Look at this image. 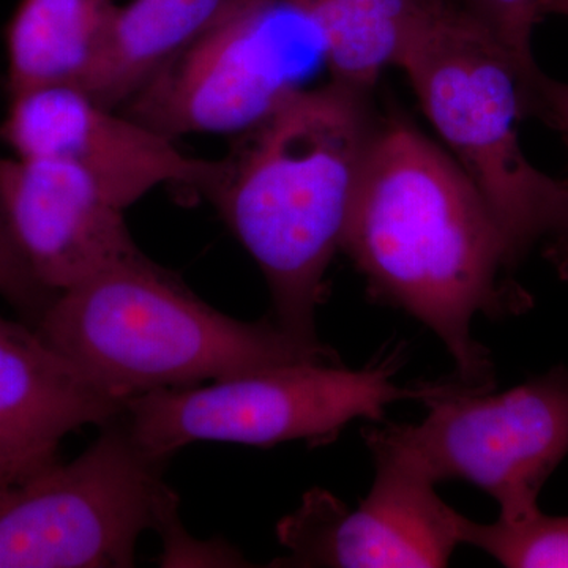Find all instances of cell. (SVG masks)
I'll use <instances>...</instances> for the list:
<instances>
[{
    "instance_id": "cell-1",
    "label": "cell",
    "mask_w": 568,
    "mask_h": 568,
    "mask_svg": "<svg viewBox=\"0 0 568 568\" xmlns=\"http://www.w3.org/2000/svg\"><path fill=\"white\" fill-rule=\"evenodd\" d=\"M369 297L432 328L459 381L491 390L477 313L506 312L499 275L510 254L487 201L454 156L403 112L379 119L347 215L342 248Z\"/></svg>"
},
{
    "instance_id": "cell-2",
    "label": "cell",
    "mask_w": 568,
    "mask_h": 568,
    "mask_svg": "<svg viewBox=\"0 0 568 568\" xmlns=\"http://www.w3.org/2000/svg\"><path fill=\"white\" fill-rule=\"evenodd\" d=\"M372 92L331 80L298 93L239 134L204 194L263 272L275 323L302 342L321 343L325 272L379 125Z\"/></svg>"
},
{
    "instance_id": "cell-3",
    "label": "cell",
    "mask_w": 568,
    "mask_h": 568,
    "mask_svg": "<svg viewBox=\"0 0 568 568\" xmlns=\"http://www.w3.org/2000/svg\"><path fill=\"white\" fill-rule=\"evenodd\" d=\"M37 331L125 403L276 366L339 364L331 347L276 323L223 315L142 253L59 293Z\"/></svg>"
},
{
    "instance_id": "cell-4",
    "label": "cell",
    "mask_w": 568,
    "mask_h": 568,
    "mask_svg": "<svg viewBox=\"0 0 568 568\" xmlns=\"http://www.w3.org/2000/svg\"><path fill=\"white\" fill-rule=\"evenodd\" d=\"M422 111L495 213L518 263L568 223V181L541 173L523 152L518 122L528 118L521 81L503 48L454 2L403 55Z\"/></svg>"
},
{
    "instance_id": "cell-5",
    "label": "cell",
    "mask_w": 568,
    "mask_h": 568,
    "mask_svg": "<svg viewBox=\"0 0 568 568\" xmlns=\"http://www.w3.org/2000/svg\"><path fill=\"white\" fill-rule=\"evenodd\" d=\"M396 369L392 354L354 372L302 362L215 379L211 386L162 388L126 402V426L148 454L162 459L200 440L257 447L328 443L355 418L381 420L394 403H425L455 384L399 387Z\"/></svg>"
},
{
    "instance_id": "cell-6",
    "label": "cell",
    "mask_w": 568,
    "mask_h": 568,
    "mask_svg": "<svg viewBox=\"0 0 568 568\" xmlns=\"http://www.w3.org/2000/svg\"><path fill=\"white\" fill-rule=\"evenodd\" d=\"M163 462L114 420L80 457L52 459L7 485L0 489V568L136 566L142 534H164L179 521Z\"/></svg>"
},
{
    "instance_id": "cell-7",
    "label": "cell",
    "mask_w": 568,
    "mask_h": 568,
    "mask_svg": "<svg viewBox=\"0 0 568 568\" xmlns=\"http://www.w3.org/2000/svg\"><path fill=\"white\" fill-rule=\"evenodd\" d=\"M327 69L316 22L291 0H241L121 111L166 136L244 134Z\"/></svg>"
},
{
    "instance_id": "cell-8",
    "label": "cell",
    "mask_w": 568,
    "mask_h": 568,
    "mask_svg": "<svg viewBox=\"0 0 568 568\" xmlns=\"http://www.w3.org/2000/svg\"><path fill=\"white\" fill-rule=\"evenodd\" d=\"M425 405L420 424L368 429L366 446L394 452L435 484L465 480L484 489L503 521L540 511L538 495L568 454V369L503 394L459 381Z\"/></svg>"
},
{
    "instance_id": "cell-9",
    "label": "cell",
    "mask_w": 568,
    "mask_h": 568,
    "mask_svg": "<svg viewBox=\"0 0 568 568\" xmlns=\"http://www.w3.org/2000/svg\"><path fill=\"white\" fill-rule=\"evenodd\" d=\"M375 484L349 508L313 488L293 514L276 525L286 555L272 567H446L462 544L463 515L447 506L436 484L387 448L368 446Z\"/></svg>"
},
{
    "instance_id": "cell-10",
    "label": "cell",
    "mask_w": 568,
    "mask_h": 568,
    "mask_svg": "<svg viewBox=\"0 0 568 568\" xmlns=\"http://www.w3.org/2000/svg\"><path fill=\"white\" fill-rule=\"evenodd\" d=\"M9 97L0 142L18 159L78 168L123 211L163 185L204 196L219 173V160L189 155L173 138L74 85H44Z\"/></svg>"
},
{
    "instance_id": "cell-11",
    "label": "cell",
    "mask_w": 568,
    "mask_h": 568,
    "mask_svg": "<svg viewBox=\"0 0 568 568\" xmlns=\"http://www.w3.org/2000/svg\"><path fill=\"white\" fill-rule=\"evenodd\" d=\"M123 212L69 163L0 156V216L22 260L52 293L141 254Z\"/></svg>"
},
{
    "instance_id": "cell-12",
    "label": "cell",
    "mask_w": 568,
    "mask_h": 568,
    "mask_svg": "<svg viewBox=\"0 0 568 568\" xmlns=\"http://www.w3.org/2000/svg\"><path fill=\"white\" fill-rule=\"evenodd\" d=\"M125 409L37 328L0 316V454L55 457L69 433Z\"/></svg>"
},
{
    "instance_id": "cell-13",
    "label": "cell",
    "mask_w": 568,
    "mask_h": 568,
    "mask_svg": "<svg viewBox=\"0 0 568 568\" xmlns=\"http://www.w3.org/2000/svg\"><path fill=\"white\" fill-rule=\"evenodd\" d=\"M241 0H132L118 6L106 43L82 91L122 110Z\"/></svg>"
},
{
    "instance_id": "cell-14",
    "label": "cell",
    "mask_w": 568,
    "mask_h": 568,
    "mask_svg": "<svg viewBox=\"0 0 568 568\" xmlns=\"http://www.w3.org/2000/svg\"><path fill=\"white\" fill-rule=\"evenodd\" d=\"M115 10L114 0H21L6 32L9 95L44 85L81 89Z\"/></svg>"
},
{
    "instance_id": "cell-15",
    "label": "cell",
    "mask_w": 568,
    "mask_h": 568,
    "mask_svg": "<svg viewBox=\"0 0 568 568\" xmlns=\"http://www.w3.org/2000/svg\"><path fill=\"white\" fill-rule=\"evenodd\" d=\"M323 32L332 81L373 91L455 0H291Z\"/></svg>"
},
{
    "instance_id": "cell-16",
    "label": "cell",
    "mask_w": 568,
    "mask_h": 568,
    "mask_svg": "<svg viewBox=\"0 0 568 568\" xmlns=\"http://www.w3.org/2000/svg\"><path fill=\"white\" fill-rule=\"evenodd\" d=\"M462 544L487 552L497 562L515 568H568V517L537 511L518 523L497 519L493 525L459 523Z\"/></svg>"
},
{
    "instance_id": "cell-17",
    "label": "cell",
    "mask_w": 568,
    "mask_h": 568,
    "mask_svg": "<svg viewBox=\"0 0 568 568\" xmlns=\"http://www.w3.org/2000/svg\"><path fill=\"white\" fill-rule=\"evenodd\" d=\"M540 0H459L463 9L503 48L517 70L526 112L541 114V85L545 74L532 51L534 29L541 20Z\"/></svg>"
},
{
    "instance_id": "cell-18",
    "label": "cell",
    "mask_w": 568,
    "mask_h": 568,
    "mask_svg": "<svg viewBox=\"0 0 568 568\" xmlns=\"http://www.w3.org/2000/svg\"><path fill=\"white\" fill-rule=\"evenodd\" d=\"M0 297L9 302L28 323L40 324L58 294L36 278L11 241L0 216Z\"/></svg>"
},
{
    "instance_id": "cell-19",
    "label": "cell",
    "mask_w": 568,
    "mask_h": 568,
    "mask_svg": "<svg viewBox=\"0 0 568 568\" xmlns=\"http://www.w3.org/2000/svg\"><path fill=\"white\" fill-rule=\"evenodd\" d=\"M541 118L547 119L552 126L566 138L568 145V84L545 78L541 85ZM555 260L564 268H568V223L564 233L555 241Z\"/></svg>"
},
{
    "instance_id": "cell-20",
    "label": "cell",
    "mask_w": 568,
    "mask_h": 568,
    "mask_svg": "<svg viewBox=\"0 0 568 568\" xmlns=\"http://www.w3.org/2000/svg\"><path fill=\"white\" fill-rule=\"evenodd\" d=\"M55 457H37V455L0 454V489L13 484L18 478L28 476L37 467L47 465Z\"/></svg>"
},
{
    "instance_id": "cell-21",
    "label": "cell",
    "mask_w": 568,
    "mask_h": 568,
    "mask_svg": "<svg viewBox=\"0 0 568 568\" xmlns=\"http://www.w3.org/2000/svg\"><path fill=\"white\" fill-rule=\"evenodd\" d=\"M538 11H540L541 18L548 17V14L568 18V0H540Z\"/></svg>"
}]
</instances>
